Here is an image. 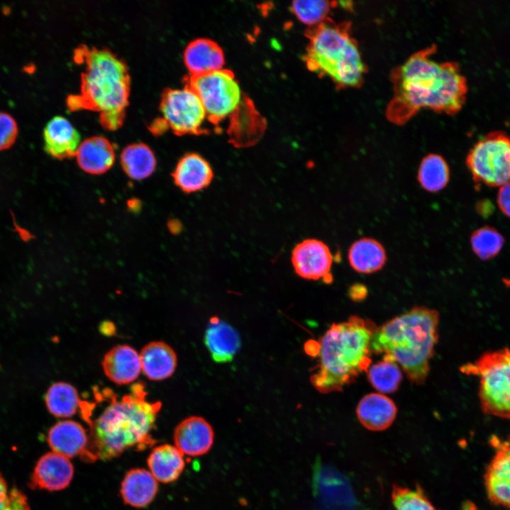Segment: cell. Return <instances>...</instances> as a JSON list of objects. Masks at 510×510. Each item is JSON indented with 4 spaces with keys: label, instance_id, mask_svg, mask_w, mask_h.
<instances>
[{
    "label": "cell",
    "instance_id": "obj_7",
    "mask_svg": "<svg viewBox=\"0 0 510 510\" xmlns=\"http://www.w3.org/2000/svg\"><path fill=\"white\" fill-rule=\"evenodd\" d=\"M460 370L479 378L478 396L484 414L510 419V348L484 352Z\"/></svg>",
    "mask_w": 510,
    "mask_h": 510
},
{
    "label": "cell",
    "instance_id": "obj_20",
    "mask_svg": "<svg viewBox=\"0 0 510 510\" xmlns=\"http://www.w3.org/2000/svg\"><path fill=\"white\" fill-rule=\"evenodd\" d=\"M397 409L394 402L381 393H370L358 402L356 414L367 429L379 431L389 428L395 419Z\"/></svg>",
    "mask_w": 510,
    "mask_h": 510
},
{
    "label": "cell",
    "instance_id": "obj_2",
    "mask_svg": "<svg viewBox=\"0 0 510 510\" xmlns=\"http://www.w3.org/2000/svg\"><path fill=\"white\" fill-rule=\"evenodd\" d=\"M147 395L142 382L134 383L119 400L108 390V404L88 421L91 431L85 460H109L129 448L142 450L152 444L151 432L162 403L149 400Z\"/></svg>",
    "mask_w": 510,
    "mask_h": 510
},
{
    "label": "cell",
    "instance_id": "obj_21",
    "mask_svg": "<svg viewBox=\"0 0 510 510\" xmlns=\"http://www.w3.org/2000/svg\"><path fill=\"white\" fill-rule=\"evenodd\" d=\"M183 61L191 75H200L222 69L225 55L215 41L197 38L187 45L183 52Z\"/></svg>",
    "mask_w": 510,
    "mask_h": 510
},
{
    "label": "cell",
    "instance_id": "obj_33",
    "mask_svg": "<svg viewBox=\"0 0 510 510\" xmlns=\"http://www.w3.org/2000/svg\"><path fill=\"white\" fill-rule=\"evenodd\" d=\"M474 253L483 261L495 257L504 244V237L494 227L484 226L473 232L470 237Z\"/></svg>",
    "mask_w": 510,
    "mask_h": 510
},
{
    "label": "cell",
    "instance_id": "obj_28",
    "mask_svg": "<svg viewBox=\"0 0 510 510\" xmlns=\"http://www.w3.org/2000/svg\"><path fill=\"white\" fill-rule=\"evenodd\" d=\"M120 162L125 174L135 180H142L149 176L157 164L153 151L142 142L126 146L121 152Z\"/></svg>",
    "mask_w": 510,
    "mask_h": 510
},
{
    "label": "cell",
    "instance_id": "obj_5",
    "mask_svg": "<svg viewBox=\"0 0 510 510\" xmlns=\"http://www.w3.org/2000/svg\"><path fill=\"white\" fill-rule=\"evenodd\" d=\"M438 311L414 307L377 328L372 351L384 353L400 365L409 380L422 384L429 371V361L438 340Z\"/></svg>",
    "mask_w": 510,
    "mask_h": 510
},
{
    "label": "cell",
    "instance_id": "obj_23",
    "mask_svg": "<svg viewBox=\"0 0 510 510\" xmlns=\"http://www.w3.org/2000/svg\"><path fill=\"white\" fill-rule=\"evenodd\" d=\"M75 156L80 168L91 174L107 171L115 157L113 144L102 136L90 137L81 142Z\"/></svg>",
    "mask_w": 510,
    "mask_h": 510
},
{
    "label": "cell",
    "instance_id": "obj_32",
    "mask_svg": "<svg viewBox=\"0 0 510 510\" xmlns=\"http://www.w3.org/2000/svg\"><path fill=\"white\" fill-rule=\"evenodd\" d=\"M391 497L395 510H439L419 484L411 488L395 484Z\"/></svg>",
    "mask_w": 510,
    "mask_h": 510
},
{
    "label": "cell",
    "instance_id": "obj_4",
    "mask_svg": "<svg viewBox=\"0 0 510 510\" xmlns=\"http://www.w3.org/2000/svg\"><path fill=\"white\" fill-rule=\"evenodd\" d=\"M369 320L352 316L334 323L318 341H310L305 351L318 358L310 382L319 392L342 391L371 363V341L376 330Z\"/></svg>",
    "mask_w": 510,
    "mask_h": 510
},
{
    "label": "cell",
    "instance_id": "obj_29",
    "mask_svg": "<svg viewBox=\"0 0 510 510\" xmlns=\"http://www.w3.org/2000/svg\"><path fill=\"white\" fill-rule=\"evenodd\" d=\"M45 402L51 414L56 417L67 418L77 412L82 401L73 385L65 382H57L47 389Z\"/></svg>",
    "mask_w": 510,
    "mask_h": 510
},
{
    "label": "cell",
    "instance_id": "obj_6",
    "mask_svg": "<svg viewBox=\"0 0 510 510\" xmlns=\"http://www.w3.org/2000/svg\"><path fill=\"white\" fill-rule=\"evenodd\" d=\"M309 43L305 56L307 68L328 76L338 89L358 88L363 84L366 67L351 23H336L327 18L307 32Z\"/></svg>",
    "mask_w": 510,
    "mask_h": 510
},
{
    "label": "cell",
    "instance_id": "obj_16",
    "mask_svg": "<svg viewBox=\"0 0 510 510\" xmlns=\"http://www.w3.org/2000/svg\"><path fill=\"white\" fill-rule=\"evenodd\" d=\"M44 147L47 154L57 159L76 155L81 143L79 131L65 117L56 115L45 125Z\"/></svg>",
    "mask_w": 510,
    "mask_h": 510
},
{
    "label": "cell",
    "instance_id": "obj_17",
    "mask_svg": "<svg viewBox=\"0 0 510 510\" xmlns=\"http://www.w3.org/2000/svg\"><path fill=\"white\" fill-rule=\"evenodd\" d=\"M205 344L216 363L232 361L241 346L239 333L217 317L210 318L205 332Z\"/></svg>",
    "mask_w": 510,
    "mask_h": 510
},
{
    "label": "cell",
    "instance_id": "obj_15",
    "mask_svg": "<svg viewBox=\"0 0 510 510\" xmlns=\"http://www.w3.org/2000/svg\"><path fill=\"white\" fill-rule=\"evenodd\" d=\"M102 368L113 382L120 385L132 383L142 371L140 353L129 345H117L104 355Z\"/></svg>",
    "mask_w": 510,
    "mask_h": 510
},
{
    "label": "cell",
    "instance_id": "obj_25",
    "mask_svg": "<svg viewBox=\"0 0 510 510\" xmlns=\"http://www.w3.org/2000/svg\"><path fill=\"white\" fill-rule=\"evenodd\" d=\"M183 455L175 446L163 444L157 446L147 458L149 472L162 483L174 482L184 470Z\"/></svg>",
    "mask_w": 510,
    "mask_h": 510
},
{
    "label": "cell",
    "instance_id": "obj_36",
    "mask_svg": "<svg viewBox=\"0 0 510 510\" xmlns=\"http://www.w3.org/2000/svg\"><path fill=\"white\" fill-rule=\"evenodd\" d=\"M5 510H30L26 496L13 487L8 494V504Z\"/></svg>",
    "mask_w": 510,
    "mask_h": 510
},
{
    "label": "cell",
    "instance_id": "obj_3",
    "mask_svg": "<svg viewBox=\"0 0 510 510\" xmlns=\"http://www.w3.org/2000/svg\"><path fill=\"white\" fill-rule=\"evenodd\" d=\"M74 60L84 69L79 92L67 98L68 109L96 111L103 128L118 129L124 121L130 90L125 62L107 48L86 45L74 50Z\"/></svg>",
    "mask_w": 510,
    "mask_h": 510
},
{
    "label": "cell",
    "instance_id": "obj_10",
    "mask_svg": "<svg viewBox=\"0 0 510 510\" xmlns=\"http://www.w3.org/2000/svg\"><path fill=\"white\" fill-rule=\"evenodd\" d=\"M162 117L150 125L151 131L161 134L170 128L175 134L198 135L204 132L203 125L207 119L205 108L197 94L190 88L165 89L161 96Z\"/></svg>",
    "mask_w": 510,
    "mask_h": 510
},
{
    "label": "cell",
    "instance_id": "obj_40",
    "mask_svg": "<svg viewBox=\"0 0 510 510\" xmlns=\"http://www.w3.org/2000/svg\"><path fill=\"white\" fill-rule=\"evenodd\" d=\"M477 210L482 216H487L492 212L493 207L489 200H481L477 205Z\"/></svg>",
    "mask_w": 510,
    "mask_h": 510
},
{
    "label": "cell",
    "instance_id": "obj_26",
    "mask_svg": "<svg viewBox=\"0 0 510 510\" xmlns=\"http://www.w3.org/2000/svg\"><path fill=\"white\" fill-rule=\"evenodd\" d=\"M351 268L361 273H372L385 265L387 256L385 248L372 238H361L353 242L348 252Z\"/></svg>",
    "mask_w": 510,
    "mask_h": 510
},
{
    "label": "cell",
    "instance_id": "obj_27",
    "mask_svg": "<svg viewBox=\"0 0 510 510\" xmlns=\"http://www.w3.org/2000/svg\"><path fill=\"white\" fill-rule=\"evenodd\" d=\"M322 491L332 510H355L357 501L347 479L339 472L325 468L319 474Z\"/></svg>",
    "mask_w": 510,
    "mask_h": 510
},
{
    "label": "cell",
    "instance_id": "obj_19",
    "mask_svg": "<svg viewBox=\"0 0 510 510\" xmlns=\"http://www.w3.org/2000/svg\"><path fill=\"white\" fill-rule=\"evenodd\" d=\"M175 184L185 193L199 191L209 186L213 178L210 164L196 153L183 156L172 173Z\"/></svg>",
    "mask_w": 510,
    "mask_h": 510
},
{
    "label": "cell",
    "instance_id": "obj_13",
    "mask_svg": "<svg viewBox=\"0 0 510 510\" xmlns=\"http://www.w3.org/2000/svg\"><path fill=\"white\" fill-rule=\"evenodd\" d=\"M215 434L212 426L203 417L191 416L182 420L174 432V446L183 454L201 456L211 449Z\"/></svg>",
    "mask_w": 510,
    "mask_h": 510
},
{
    "label": "cell",
    "instance_id": "obj_38",
    "mask_svg": "<svg viewBox=\"0 0 510 510\" xmlns=\"http://www.w3.org/2000/svg\"><path fill=\"white\" fill-rule=\"evenodd\" d=\"M368 293L367 288L364 285L356 283L349 288L348 294L353 300H361L364 299Z\"/></svg>",
    "mask_w": 510,
    "mask_h": 510
},
{
    "label": "cell",
    "instance_id": "obj_31",
    "mask_svg": "<svg viewBox=\"0 0 510 510\" xmlns=\"http://www.w3.org/2000/svg\"><path fill=\"white\" fill-rule=\"evenodd\" d=\"M367 371L370 383L381 394L395 392L402 380L398 364L387 356H384L382 361L370 366Z\"/></svg>",
    "mask_w": 510,
    "mask_h": 510
},
{
    "label": "cell",
    "instance_id": "obj_39",
    "mask_svg": "<svg viewBox=\"0 0 510 510\" xmlns=\"http://www.w3.org/2000/svg\"><path fill=\"white\" fill-rule=\"evenodd\" d=\"M8 494L6 482L0 472V510H5L8 504Z\"/></svg>",
    "mask_w": 510,
    "mask_h": 510
},
{
    "label": "cell",
    "instance_id": "obj_24",
    "mask_svg": "<svg viewBox=\"0 0 510 510\" xmlns=\"http://www.w3.org/2000/svg\"><path fill=\"white\" fill-rule=\"evenodd\" d=\"M158 490L157 480L152 474L142 468L128 471L122 481L120 494L126 504L142 508L149 504Z\"/></svg>",
    "mask_w": 510,
    "mask_h": 510
},
{
    "label": "cell",
    "instance_id": "obj_8",
    "mask_svg": "<svg viewBox=\"0 0 510 510\" xmlns=\"http://www.w3.org/2000/svg\"><path fill=\"white\" fill-rule=\"evenodd\" d=\"M185 81V86L200 98L207 119L213 124L231 116L243 100L239 84L229 69L222 68L200 75L189 74Z\"/></svg>",
    "mask_w": 510,
    "mask_h": 510
},
{
    "label": "cell",
    "instance_id": "obj_12",
    "mask_svg": "<svg viewBox=\"0 0 510 510\" xmlns=\"http://www.w3.org/2000/svg\"><path fill=\"white\" fill-rule=\"evenodd\" d=\"M291 261L295 273L301 278L332 281L330 271L333 256L323 242L315 239L303 240L294 248Z\"/></svg>",
    "mask_w": 510,
    "mask_h": 510
},
{
    "label": "cell",
    "instance_id": "obj_14",
    "mask_svg": "<svg viewBox=\"0 0 510 510\" xmlns=\"http://www.w3.org/2000/svg\"><path fill=\"white\" fill-rule=\"evenodd\" d=\"M74 467L68 458L55 452L43 455L37 462L30 481L33 489L59 491L72 482Z\"/></svg>",
    "mask_w": 510,
    "mask_h": 510
},
{
    "label": "cell",
    "instance_id": "obj_34",
    "mask_svg": "<svg viewBox=\"0 0 510 510\" xmlns=\"http://www.w3.org/2000/svg\"><path fill=\"white\" fill-rule=\"evenodd\" d=\"M336 4L320 0L295 1L292 3L291 9L300 22L313 27L329 18L331 8Z\"/></svg>",
    "mask_w": 510,
    "mask_h": 510
},
{
    "label": "cell",
    "instance_id": "obj_1",
    "mask_svg": "<svg viewBox=\"0 0 510 510\" xmlns=\"http://www.w3.org/2000/svg\"><path fill=\"white\" fill-rule=\"evenodd\" d=\"M436 45L412 54L391 72L393 96L385 115L396 125H404L421 109L453 115L465 104L468 91L466 78L455 62L431 59Z\"/></svg>",
    "mask_w": 510,
    "mask_h": 510
},
{
    "label": "cell",
    "instance_id": "obj_18",
    "mask_svg": "<svg viewBox=\"0 0 510 510\" xmlns=\"http://www.w3.org/2000/svg\"><path fill=\"white\" fill-rule=\"evenodd\" d=\"M47 440L53 452L69 458L79 455L83 457L89 437L79 423L72 420H62L50 428Z\"/></svg>",
    "mask_w": 510,
    "mask_h": 510
},
{
    "label": "cell",
    "instance_id": "obj_35",
    "mask_svg": "<svg viewBox=\"0 0 510 510\" xmlns=\"http://www.w3.org/2000/svg\"><path fill=\"white\" fill-rule=\"evenodd\" d=\"M18 127L15 118L8 113L0 111V151L11 147L16 140Z\"/></svg>",
    "mask_w": 510,
    "mask_h": 510
},
{
    "label": "cell",
    "instance_id": "obj_9",
    "mask_svg": "<svg viewBox=\"0 0 510 510\" xmlns=\"http://www.w3.org/2000/svg\"><path fill=\"white\" fill-rule=\"evenodd\" d=\"M466 165L474 182L501 187L510 181V136L502 131L484 135L470 149Z\"/></svg>",
    "mask_w": 510,
    "mask_h": 510
},
{
    "label": "cell",
    "instance_id": "obj_11",
    "mask_svg": "<svg viewBox=\"0 0 510 510\" xmlns=\"http://www.w3.org/2000/svg\"><path fill=\"white\" fill-rule=\"evenodd\" d=\"M489 443L494 455L484 475V486L489 501L510 510V438L493 435Z\"/></svg>",
    "mask_w": 510,
    "mask_h": 510
},
{
    "label": "cell",
    "instance_id": "obj_30",
    "mask_svg": "<svg viewBox=\"0 0 510 510\" xmlns=\"http://www.w3.org/2000/svg\"><path fill=\"white\" fill-rule=\"evenodd\" d=\"M450 178L449 166L443 157L437 154H429L421 160L417 179L420 186L426 191L436 193L443 189Z\"/></svg>",
    "mask_w": 510,
    "mask_h": 510
},
{
    "label": "cell",
    "instance_id": "obj_22",
    "mask_svg": "<svg viewBox=\"0 0 510 510\" xmlns=\"http://www.w3.org/2000/svg\"><path fill=\"white\" fill-rule=\"evenodd\" d=\"M140 357L142 371L150 380H166L176 370V353L164 341H153L148 343L142 348Z\"/></svg>",
    "mask_w": 510,
    "mask_h": 510
},
{
    "label": "cell",
    "instance_id": "obj_37",
    "mask_svg": "<svg viewBox=\"0 0 510 510\" xmlns=\"http://www.w3.org/2000/svg\"><path fill=\"white\" fill-rule=\"evenodd\" d=\"M497 203L501 211L510 217V181L500 187Z\"/></svg>",
    "mask_w": 510,
    "mask_h": 510
}]
</instances>
